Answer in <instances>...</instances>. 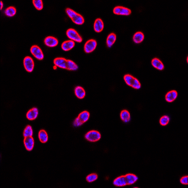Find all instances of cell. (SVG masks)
<instances>
[{
    "label": "cell",
    "mask_w": 188,
    "mask_h": 188,
    "mask_svg": "<svg viewBox=\"0 0 188 188\" xmlns=\"http://www.w3.org/2000/svg\"><path fill=\"white\" fill-rule=\"evenodd\" d=\"M124 80L126 84L134 89H139L141 88V85L138 80L131 75L129 74L125 75Z\"/></svg>",
    "instance_id": "2"
},
{
    "label": "cell",
    "mask_w": 188,
    "mask_h": 188,
    "mask_svg": "<svg viewBox=\"0 0 188 188\" xmlns=\"http://www.w3.org/2000/svg\"><path fill=\"white\" fill-rule=\"evenodd\" d=\"M39 140L42 143H46L48 140V135L44 130H41L38 134Z\"/></svg>",
    "instance_id": "23"
},
{
    "label": "cell",
    "mask_w": 188,
    "mask_h": 188,
    "mask_svg": "<svg viewBox=\"0 0 188 188\" xmlns=\"http://www.w3.org/2000/svg\"><path fill=\"white\" fill-rule=\"evenodd\" d=\"M151 64L153 66L159 70H162L164 69V65L159 59L155 57L151 60Z\"/></svg>",
    "instance_id": "17"
},
{
    "label": "cell",
    "mask_w": 188,
    "mask_h": 188,
    "mask_svg": "<svg viewBox=\"0 0 188 188\" xmlns=\"http://www.w3.org/2000/svg\"><path fill=\"white\" fill-rule=\"evenodd\" d=\"M86 139L90 142H96L99 140L101 138L100 133L96 130L89 131L86 134Z\"/></svg>",
    "instance_id": "4"
},
{
    "label": "cell",
    "mask_w": 188,
    "mask_h": 188,
    "mask_svg": "<svg viewBox=\"0 0 188 188\" xmlns=\"http://www.w3.org/2000/svg\"><path fill=\"white\" fill-rule=\"evenodd\" d=\"M17 10L15 7L13 6H10L5 10V13L6 15L8 17H13L16 13Z\"/></svg>",
    "instance_id": "26"
},
{
    "label": "cell",
    "mask_w": 188,
    "mask_h": 188,
    "mask_svg": "<svg viewBox=\"0 0 188 188\" xmlns=\"http://www.w3.org/2000/svg\"><path fill=\"white\" fill-rule=\"evenodd\" d=\"M98 178V175L96 174H91L86 176V180L89 183H92Z\"/></svg>",
    "instance_id": "30"
},
{
    "label": "cell",
    "mask_w": 188,
    "mask_h": 188,
    "mask_svg": "<svg viewBox=\"0 0 188 188\" xmlns=\"http://www.w3.org/2000/svg\"><path fill=\"white\" fill-rule=\"evenodd\" d=\"M104 24L103 20L100 18H97L95 21L94 24V30L96 32H99L104 29Z\"/></svg>",
    "instance_id": "15"
},
{
    "label": "cell",
    "mask_w": 188,
    "mask_h": 188,
    "mask_svg": "<svg viewBox=\"0 0 188 188\" xmlns=\"http://www.w3.org/2000/svg\"><path fill=\"white\" fill-rule=\"evenodd\" d=\"M30 51L32 55L37 59L42 60L44 58V54L42 50L38 46L32 45L31 47Z\"/></svg>",
    "instance_id": "5"
},
{
    "label": "cell",
    "mask_w": 188,
    "mask_h": 188,
    "mask_svg": "<svg viewBox=\"0 0 188 188\" xmlns=\"http://www.w3.org/2000/svg\"><path fill=\"white\" fill-rule=\"evenodd\" d=\"M38 115V110L37 108L34 107L28 111L26 114V118L28 120H35Z\"/></svg>",
    "instance_id": "13"
},
{
    "label": "cell",
    "mask_w": 188,
    "mask_h": 188,
    "mask_svg": "<svg viewBox=\"0 0 188 188\" xmlns=\"http://www.w3.org/2000/svg\"><path fill=\"white\" fill-rule=\"evenodd\" d=\"M3 2L2 1H1V10L2 9V7H3Z\"/></svg>",
    "instance_id": "33"
},
{
    "label": "cell",
    "mask_w": 188,
    "mask_h": 188,
    "mask_svg": "<svg viewBox=\"0 0 188 188\" xmlns=\"http://www.w3.org/2000/svg\"><path fill=\"white\" fill-rule=\"evenodd\" d=\"M178 96L177 92L176 90H171L169 91L165 95V99L169 103L173 102L177 99Z\"/></svg>",
    "instance_id": "14"
},
{
    "label": "cell",
    "mask_w": 188,
    "mask_h": 188,
    "mask_svg": "<svg viewBox=\"0 0 188 188\" xmlns=\"http://www.w3.org/2000/svg\"><path fill=\"white\" fill-rule=\"evenodd\" d=\"M44 42L46 45L50 47L56 46L59 43L58 40L55 37L51 36H49L46 37L44 40Z\"/></svg>",
    "instance_id": "10"
},
{
    "label": "cell",
    "mask_w": 188,
    "mask_h": 188,
    "mask_svg": "<svg viewBox=\"0 0 188 188\" xmlns=\"http://www.w3.org/2000/svg\"><path fill=\"white\" fill-rule=\"evenodd\" d=\"M24 145L25 148L28 151H31L34 147L35 142L34 139L32 136L26 137L24 140Z\"/></svg>",
    "instance_id": "11"
},
{
    "label": "cell",
    "mask_w": 188,
    "mask_h": 188,
    "mask_svg": "<svg viewBox=\"0 0 188 188\" xmlns=\"http://www.w3.org/2000/svg\"><path fill=\"white\" fill-rule=\"evenodd\" d=\"M32 135H33V131H32V126L30 125L27 126L24 129V133H23L24 137L26 138V137L32 136Z\"/></svg>",
    "instance_id": "27"
},
{
    "label": "cell",
    "mask_w": 188,
    "mask_h": 188,
    "mask_svg": "<svg viewBox=\"0 0 188 188\" xmlns=\"http://www.w3.org/2000/svg\"><path fill=\"white\" fill-rule=\"evenodd\" d=\"M54 64L56 67H60L62 69L67 68V59L64 57H56L54 60Z\"/></svg>",
    "instance_id": "9"
},
{
    "label": "cell",
    "mask_w": 188,
    "mask_h": 188,
    "mask_svg": "<svg viewBox=\"0 0 188 188\" xmlns=\"http://www.w3.org/2000/svg\"><path fill=\"white\" fill-rule=\"evenodd\" d=\"M75 46L74 41L71 40L65 41L61 44V48L64 51H68L73 49Z\"/></svg>",
    "instance_id": "16"
},
{
    "label": "cell",
    "mask_w": 188,
    "mask_h": 188,
    "mask_svg": "<svg viewBox=\"0 0 188 188\" xmlns=\"http://www.w3.org/2000/svg\"><path fill=\"white\" fill-rule=\"evenodd\" d=\"M74 93L76 96L80 99L84 98L86 96L84 89L80 86H77L75 88Z\"/></svg>",
    "instance_id": "18"
},
{
    "label": "cell",
    "mask_w": 188,
    "mask_h": 188,
    "mask_svg": "<svg viewBox=\"0 0 188 188\" xmlns=\"http://www.w3.org/2000/svg\"><path fill=\"white\" fill-rule=\"evenodd\" d=\"M32 3L37 10H41L43 8V2L42 0H33Z\"/></svg>",
    "instance_id": "28"
},
{
    "label": "cell",
    "mask_w": 188,
    "mask_h": 188,
    "mask_svg": "<svg viewBox=\"0 0 188 188\" xmlns=\"http://www.w3.org/2000/svg\"><path fill=\"white\" fill-rule=\"evenodd\" d=\"M83 124V123L81 120H80L78 118V117L76 118L75 120H74V122H73V125L75 127H78V126H80L82 125Z\"/></svg>",
    "instance_id": "31"
},
{
    "label": "cell",
    "mask_w": 188,
    "mask_h": 188,
    "mask_svg": "<svg viewBox=\"0 0 188 188\" xmlns=\"http://www.w3.org/2000/svg\"><path fill=\"white\" fill-rule=\"evenodd\" d=\"M89 117L90 114L89 112L86 111H82L81 113L79 114L78 117L80 120H81L83 123H84L89 120Z\"/></svg>",
    "instance_id": "24"
},
{
    "label": "cell",
    "mask_w": 188,
    "mask_h": 188,
    "mask_svg": "<svg viewBox=\"0 0 188 188\" xmlns=\"http://www.w3.org/2000/svg\"><path fill=\"white\" fill-rule=\"evenodd\" d=\"M169 117L168 116L164 115L160 118V120H159V123H160V124L161 126H167L169 123Z\"/></svg>",
    "instance_id": "29"
},
{
    "label": "cell",
    "mask_w": 188,
    "mask_h": 188,
    "mask_svg": "<svg viewBox=\"0 0 188 188\" xmlns=\"http://www.w3.org/2000/svg\"><path fill=\"white\" fill-rule=\"evenodd\" d=\"M78 65L71 60L67 59V68L66 69L70 71H76L78 69Z\"/></svg>",
    "instance_id": "25"
},
{
    "label": "cell",
    "mask_w": 188,
    "mask_h": 188,
    "mask_svg": "<svg viewBox=\"0 0 188 188\" xmlns=\"http://www.w3.org/2000/svg\"><path fill=\"white\" fill-rule=\"evenodd\" d=\"M114 13L117 15L128 16L131 13V11L129 8L118 6L114 9Z\"/></svg>",
    "instance_id": "8"
},
{
    "label": "cell",
    "mask_w": 188,
    "mask_h": 188,
    "mask_svg": "<svg viewBox=\"0 0 188 188\" xmlns=\"http://www.w3.org/2000/svg\"><path fill=\"white\" fill-rule=\"evenodd\" d=\"M66 14L70 17L71 20L77 25H82L84 23V19L82 15L75 11L71 8H67L65 10Z\"/></svg>",
    "instance_id": "1"
},
{
    "label": "cell",
    "mask_w": 188,
    "mask_h": 188,
    "mask_svg": "<svg viewBox=\"0 0 188 188\" xmlns=\"http://www.w3.org/2000/svg\"><path fill=\"white\" fill-rule=\"evenodd\" d=\"M66 35L71 40L78 42H81L82 38L76 30L73 28L68 29L66 32Z\"/></svg>",
    "instance_id": "3"
},
{
    "label": "cell",
    "mask_w": 188,
    "mask_h": 188,
    "mask_svg": "<svg viewBox=\"0 0 188 188\" xmlns=\"http://www.w3.org/2000/svg\"><path fill=\"white\" fill-rule=\"evenodd\" d=\"M97 46V42L94 39H90L84 45V51L87 53H91L95 50Z\"/></svg>",
    "instance_id": "6"
},
{
    "label": "cell",
    "mask_w": 188,
    "mask_h": 188,
    "mask_svg": "<svg viewBox=\"0 0 188 188\" xmlns=\"http://www.w3.org/2000/svg\"><path fill=\"white\" fill-rule=\"evenodd\" d=\"M180 183L183 185H188V176H183L182 178L180 179Z\"/></svg>",
    "instance_id": "32"
},
{
    "label": "cell",
    "mask_w": 188,
    "mask_h": 188,
    "mask_svg": "<svg viewBox=\"0 0 188 188\" xmlns=\"http://www.w3.org/2000/svg\"><path fill=\"white\" fill-rule=\"evenodd\" d=\"M120 119L125 123H128L130 120V114L128 111L123 110L120 114Z\"/></svg>",
    "instance_id": "22"
},
{
    "label": "cell",
    "mask_w": 188,
    "mask_h": 188,
    "mask_svg": "<svg viewBox=\"0 0 188 188\" xmlns=\"http://www.w3.org/2000/svg\"><path fill=\"white\" fill-rule=\"evenodd\" d=\"M114 184L117 187H124L128 185L125 175L119 176L114 180Z\"/></svg>",
    "instance_id": "12"
},
{
    "label": "cell",
    "mask_w": 188,
    "mask_h": 188,
    "mask_svg": "<svg viewBox=\"0 0 188 188\" xmlns=\"http://www.w3.org/2000/svg\"><path fill=\"white\" fill-rule=\"evenodd\" d=\"M144 35L142 32L138 31L135 32L133 37V40L135 43H139L144 41Z\"/></svg>",
    "instance_id": "21"
},
{
    "label": "cell",
    "mask_w": 188,
    "mask_h": 188,
    "mask_svg": "<svg viewBox=\"0 0 188 188\" xmlns=\"http://www.w3.org/2000/svg\"><path fill=\"white\" fill-rule=\"evenodd\" d=\"M116 38H117L116 35L114 32L111 33L110 34L108 35L107 40H106V44H107L108 47L110 48L113 45L116 40Z\"/></svg>",
    "instance_id": "20"
},
{
    "label": "cell",
    "mask_w": 188,
    "mask_h": 188,
    "mask_svg": "<svg viewBox=\"0 0 188 188\" xmlns=\"http://www.w3.org/2000/svg\"><path fill=\"white\" fill-rule=\"evenodd\" d=\"M125 176L128 185H132L134 184L138 179V178L136 175L132 174H126Z\"/></svg>",
    "instance_id": "19"
},
{
    "label": "cell",
    "mask_w": 188,
    "mask_h": 188,
    "mask_svg": "<svg viewBox=\"0 0 188 188\" xmlns=\"http://www.w3.org/2000/svg\"><path fill=\"white\" fill-rule=\"evenodd\" d=\"M24 66L25 67V69L28 72H32L34 70L35 64H34V60L32 58L29 56H26L24 58Z\"/></svg>",
    "instance_id": "7"
}]
</instances>
